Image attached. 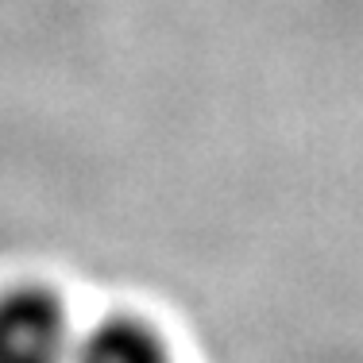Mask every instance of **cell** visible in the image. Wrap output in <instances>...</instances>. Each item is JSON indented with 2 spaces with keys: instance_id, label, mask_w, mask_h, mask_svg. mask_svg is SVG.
I'll use <instances>...</instances> for the list:
<instances>
[{
  "instance_id": "cell-1",
  "label": "cell",
  "mask_w": 363,
  "mask_h": 363,
  "mask_svg": "<svg viewBox=\"0 0 363 363\" xmlns=\"http://www.w3.org/2000/svg\"><path fill=\"white\" fill-rule=\"evenodd\" d=\"M74 321L47 290H16L0 298V363H74Z\"/></svg>"
},
{
  "instance_id": "cell-2",
  "label": "cell",
  "mask_w": 363,
  "mask_h": 363,
  "mask_svg": "<svg viewBox=\"0 0 363 363\" xmlns=\"http://www.w3.org/2000/svg\"><path fill=\"white\" fill-rule=\"evenodd\" d=\"M74 363H170V352L155 328L132 317H116L77 340Z\"/></svg>"
}]
</instances>
